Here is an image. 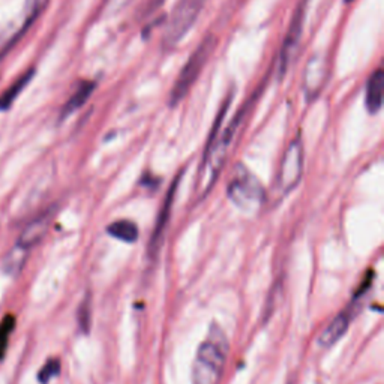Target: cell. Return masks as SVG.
Returning <instances> with one entry per match:
<instances>
[{"label":"cell","mask_w":384,"mask_h":384,"mask_svg":"<svg viewBox=\"0 0 384 384\" xmlns=\"http://www.w3.org/2000/svg\"><path fill=\"white\" fill-rule=\"evenodd\" d=\"M344 2H345V3H353L354 0H344Z\"/></svg>","instance_id":"19"},{"label":"cell","mask_w":384,"mask_h":384,"mask_svg":"<svg viewBox=\"0 0 384 384\" xmlns=\"http://www.w3.org/2000/svg\"><path fill=\"white\" fill-rule=\"evenodd\" d=\"M228 199L242 212H254L264 201V188L245 165H237L227 188Z\"/></svg>","instance_id":"3"},{"label":"cell","mask_w":384,"mask_h":384,"mask_svg":"<svg viewBox=\"0 0 384 384\" xmlns=\"http://www.w3.org/2000/svg\"><path fill=\"white\" fill-rule=\"evenodd\" d=\"M326 77H327L326 57L321 55L312 56L305 68V74H303V93H305L308 102L317 100L321 91H323Z\"/></svg>","instance_id":"7"},{"label":"cell","mask_w":384,"mask_h":384,"mask_svg":"<svg viewBox=\"0 0 384 384\" xmlns=\"http://www.w3.org/2000/svg\"><path fill=\"white\" fill-rule=\"evenodd\" d=\"M95 89H96V84L93 82H87V83L80 84V87L74 92V95L71 96L69 101L65 104L64 110H62V119L68 118V116H71L77 110L82 109V107L89 101V98H91Z\"/></svg>","instance_id":"12"},{"label":"cell","mask_w":384,"mask_h":384,"mask_svg":"<svg viewBox=\"0 0 384 384\" xmlns=\"http://www.w3.org/2000/svg\"><path fill=\"white\" fill-rule=\"evenodd\" d=\"M177 183H179V177L173 182V185L170 186V191L165 195V201L163 204V208H161V210H159V215L156 218V224H155L154 231H152V237H150V244H149V255L150 257H154L158 253L161 242H163L164 231H165L167 222L170 219V213H172V208H173L174 194L177 191Z\"/></svg>","instance_id":"10"},{"label":"cell","mask_w":384,"mask_h":384,"mask_svg":"<svg viewBox=\"0 0 384 384\" xmlns=\"http://www.w3.org/2000/svg\"><path fill=\"white\" fill-rule=\"evenodd\" d=\"M78 323L83 332H89V327H91V305H89L87 300L83 302L82 308H80Z\"/></svg>","instance_id":"18"},{"label":"cell","mask_w":384,"mask_h":384,"mask_svg":"<svg viewBox=\"0 0 384 384\" xmlns=\"http://www.w3.org/2000/svg\"><path fill=\"white\" fill-rule=\"evenodd\" d=\"M56 215V206H51L44 210L37 218H33L26 228L21 231V235L17 240V245L24 249H32L35 245H38L42 237L47 235L53 218Z\"/></svg>","instance_id":"8"},{"label":"cell","mask_w":384,"mask_h":384,"mask_svg":"<svg viewBox=\"0 0 384 384\" xmlns=\"http://www.w3.org/2000/svg\"><path fill=\"white\" fill-rule=\"evenodd\" d=\"M303 173V145L300 137L294 138L281 161L276 186L282 194H290L300 182Z\"/></svg>","instance_id":"6"},{"label":"cell","mask_w":384,"mask_h":384,"mask_svg":"<svg viewBox=\"0 0 384 384\" xmlns=\"http://www.w3.org/2000/svg\"><path fill=\"white\" fill-rule=\"evenodd\" d=\"M33 75H35V69H29L28 73H24L10 89H8L6 92L2 93V96H0V111H5V110L10 109L12 102L24 91L26 86H28L32 82Z\"/></svg>","instance_id":"14"},{"label":"cell","mask_w":384,"mask_h":384,"mask_svg":"<svg viewBox=\"0 0 384 384\" xmlns=\"http://www.w3.org/2000/svg\"><path fill=\"white\" fill-rule=\"evenodd\" d=\"M12 326H14V321L11 317H8L2 324H0V359H2L3 351L8 345V338H10L12 332Z\"/></svg>","instance_id":"17"},{"label":"cell","mask_w":384,"mask_h":384,"mask_svg":"<svg viewBox=\"0 0 384 384\" xmlns=\"http://www.w3.org/2000/svg\"><path fill=\"white\" fill-rule=\"evenodd\" d=\"M28 253H29L28 249L15 245L3 258V266H2L3 272L12 276L19 273L23 269L26 260H28Z\"/></svg>","instance_id":"15"},{"label":"cell","mask_w":384,"mask_h":384,"mask_svg":"<svg viewBox=\"0 0 384 384\" xmlns=\"http://www.w3.org/2000/svg\"><path fill=\"white\" fill-rule=\"evenodd\" d=\"M215 47H217V38L213 37V35H208V37L199 44V47L194 50V53L190 56V59L186 60L181 74H179L177 80L174 82L172 92H170V96H168L170 107H176L177 104H181L185 100L188 92L191 91V87L199 80L203 68L206 66Z\"/></svg>","instance_id":"2"},{"label":"cell","mask_w":384,"mask_h":384,"mask_svg":"<svg viewBox=\"0 0 384 384\" xmlns=\"http://www.w3.org/2000/svg\"><path fill=\"white\" fill-rule=\"evenodd\" d=\"M107 233H109L111 237L122 240V242L134 244V242H137V239H138V227L136 222L128 221V219L114 221L113 224L107 228Z\"/></svg>","instance_id":"13"},{"label":"cell","mask_w":384,"mask_h":384,"mask_svg":"<svg viewBox=\"0 0 384 384\" xmlns=\"http://www.w3.org/2000/svg\"><path fill=\"white\" fill-rule=\"evenodd\" d=\"M59 372H60V362L56 360V359H53V360L47 362L46 366H44V368L41 369V372L38 374V380L42 384H47L50 380L57 377Z\"/></svg>","instance_id":"16"},{"label":"cell","mask_w":384,"mask_h":384,"mask_svg":"<svg viewBox=\"0 0 384 384\" xmlns=\"http://www.w3.org/2000/svg\"><path fill=\"white\" fill-rule=\"evenodd\" d=\"M356 308L357 307L354 305V303H351L350 307H347L344 311L339 312V314L332 321H330L327 327L318 336L320 347H323V348L332 347L345 335V332L348 330V327H350L351 321L356 316Z\"/></svg>","instance_id":"9"},{"label":"cell","mask_w":384,"mask_h":384,"mask_svg":"<svg viewBox=\"0 0 384 384\" xmlns=\"http://www.w3.org/2000/svg\"><path fill=\"white\" fill-rule=\"evenodd\" d=\"M228 354V339L218 324H213L200 345L192 365V384H219Z\"/></svg>","instance_id":"1"},{"label":"cell","mask_w":384,"mask_h":384,"mask_svg":"<svg viewBox=\"0 0 384 384\" xmlns=\"http://www.w3.org/2000/svg\"><path fill=\"white\" fill-rule=\"evenodd\" d=\"M383 91H384V73L377 69L366 82L365 89V105L371 114H377L383 105Z\"/></svg>","instance_id":"11"},{"label":"cell","mask_w":384,"mask_h":384,"mask_svg":"<svg viewBox=\"0 0 384 384\" xmlns=\"http://www.w3.org/2000/svg\"><path fill=\"white\" fill-rule=\"evenodd\" d=\"M307 6L308 0H300L296 11H294L291 21L289 26V32L285 35V39L282 42V47L278 57V77L284 78L285 74L289 73L290 66L293 65L294 59L298 56L303 26H305V17H307Z\"/></svg>","instance_id":"5"},{"label":"cell","mask_w":384,"mask_h":384,"mask_svg":"<svg viewBox=\"0 0 384 384\" xmlns=\"http://www.w3.org/2000/svg\"><path fill=\"white\" fill-rule=\"evenodd\" d=\"M206 0H179L172 15L168 17L163 35V46L172 48L181 42L197 21Z\"/></svg>","instance_id":"4"}]
</instances>
